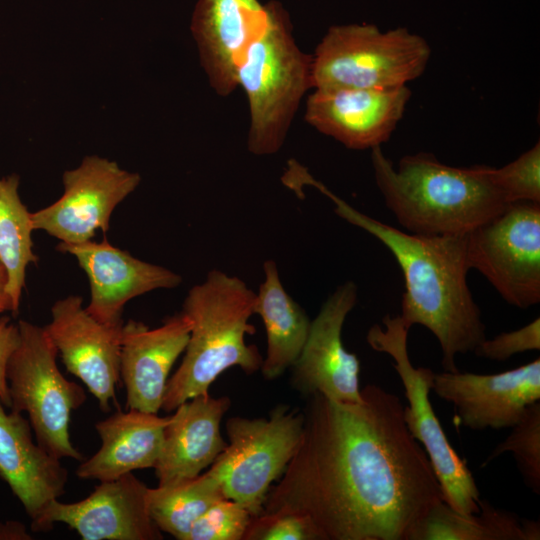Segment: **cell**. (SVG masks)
Wrapping results in <instances>:
<instances>
[{
  "label": "cell",
  "instance_id": "1",
  "mask_svg": "<svg viewBox=\"0 0 540 540\" xmlns=\"http://www.w3.org/2000/svg\"><path fill=\"white\" fill-rule=\"evenodd\" d=\"M363 402L307 397L297 448L261 513L308 517L322 540H405L442 494L397 395L375 384Z\"/></svg>",
  "mask_w": 540,
  "mask_h": 540
},
{
  "label": "cell",
  "instance_id": "2",
  "mask_svg": "<svg viewBox=\"0 0 540 540\" xmlns=\"http://www.w3.org/2000/svg\"><path fill=\"white\" fill-rule=\"evenodd\" d=\"M335 213L381 241L404 277L401 314L408 328L418 324L437 339L445 371H458V355L474 352L485 340V324L467 283L470 267L465 235H417L374 219L346 203L324 184L316 187Z\"/></svg>",
  "mask_w": 540,
  "mask_h": 540
},
{
  "label": "cell",
  "instance_id": "3",
  "mask_svg": "<svg viewBox=\"0 0 540 540\" xmlns=\"http://www.w3.org/2000/svg\"><path fill=\"white\" fill-rule=\"evenodd\" d=\"M371 161L387 208L408 233L465 235L511 204L491 166L454 167L420 152L394 167L380 146L372 148Z\"/></svg>",
  "mask_w": 540,
  "mask_h": 540
},
{
  "label": "cell",
  "instance_id": "4",
  "mask_svg": "<svg viewBox=\"0 0 540 540\" xmlns=\"http://www.w3.org/2000/svg\"><path fill=\"white\" fill-rule=\"evenodd\" d=\"M255 297L242 279L218 269L188 291L182 312L192 322L190 335L182 362L168 379L161 409L174 411L207 393L229 368L239 367L247 374L260 369L263 358L257 346L245 340L256 332L249 322Z\"/></svg>",
  "mask_w": 540,
  "mask_h": 540
},
{
  "label": "cell",
  "instance_id": "5",
  "mask_svg": "<svg viewBox=\"0 0 540 540\" xmlns=\"http://www.w3.org/2000/svg\"><path fill=\"white\" fill-rule=\"evenodd\" d=\"M311 66L312 55L295 43L287 12L273 2L266 27L245 50L236 74L249 103V152L263 156L280 150L303 95L312 87Z\"/></svg>",
  "mask_w": 540,
  "mask_h": 540
},
{
  "label": "cell",
  "instance_id": "6",
  "mask_svg": "<svg viewBox=\"0 0 540 540\" xmlns=\"http://www.w3.org/2000/svg\"><path fill=\"white\" fill-rule=\"evenodd\" d=\"M430 54L428 43L406 29L381 33L371 25L334 26L312 55V87L407 86L423 73Z\"/></svg>",
  "mask_w": 540,
  "mask_h": 540
},
{
  "label": "cell",
  "instance_id": "7",
  "mask_svg": "<svg viewBox=\"0 0 540 540\" xmlns=\"http://www.w3.org/2000/svg\"><path fill=\"white\" fill-rule=\"evenodd\" d=\"M19 343L9 358L10 408L28 415L38 444L50 455L83 461L70 438L72 411L85 400L84 389L66 379L56 363L57 349L44 327L18 321Z\"/></svg>",
  "mask_w": 540,
  "mask_h": 540
},
{
  "label": "cell",
  "instance_id": "8",
  "mask_svg": "<svg viewBox=\"0 0 540 540\" xmlns=\"http://www.w3.org/2000/svg\"><path fill=\"white\" fill-rule=\"evenodd\" d=\"M409 329L400 315L387 314L382 325H373L367 342L377 352L389 355L402 381L408 406L403 409L404 422L412 437L422 446L440 485L442 500L463 514L478 513L480 492L475 479L451 446L438 420L429 394L435 372L415 367L408 354Z\"/></svg>",
  "mask_w": 540,
  "mask_h": 540
},
{
  "label": "cell",
  "instance_id": "9",
  "mask_svg": "<svg viewBox=\"0 0 540 540\" xmlns=\"http://www.w3.org/2000/svg\"><path fill=\"white\" fill-rule=\"evenodd\" d=\"M303 423V411L285 404L272 409L268 418H229L228 443L208 469L221 482L225 496L252 516L259 515L272 483L297 448Z\"/></svg>",
  "mask_w": 540,
  "mask_h": 540
},
{
  "label": "cell",
  "instance_id": "10",
  "mask_svg": "<svg viewBox=\"0 0 540 540\" xmlns=\"http://www.w3.org/2000/svg\"><path fill=\"white\" fill-rule=\"evenodd\" d=\"M470 269L510 305L540 302V203L515 202L466 234Z\"/></svg>",
  "mask_w": 540,
  "mask_h": 540
},
{
  "label": "cell",
  "instance_id": "11",
  "mask_svg": "<svg viewBox=\"0 0 540 540\" xmlns=\"http://www.w3.org/2000/svg\"><path fill=\"white\" fill-rule=\"evenodd\" d=\"M64 192L53 204L31 213L34 230H43L64 244L91 240L100 229L109 230L116 206L140 184L138 173L96 155L65 171Z\"/></svg>",
  "mask_w": 540,
  "mask_h": 540
},
{
  "label": "cell",
  "instance_id": "12",
  "mask_svg": "<svg viewBox=\"0 0 540 540\" xmlns=\"http://www.w3.org/2000/svg\"><path fill=\"white\" fill-rule=\"evenodd\" d=\"M357 290L353 281L338 286L311 320L307 340L291 367V384L306 397L321 394L342 404L363 402L359 359L342 341L343 325L357 302Z\"/></svg>",
  "mask_w": 540,
  "mask_h": 540
},
{
  "label": "cell",
  "instance_id": "13",
  "mask_svg": "<svg viewBox=\"0 0 540 540\" xmlns=\"http://www.w3.org/2000/svg\"><path fill=\"white\" fill-rule=\"evenodd\" d=\"M148 488L133 473L101 481L83 500H53L31 530L49 531L61 522L83 540H161L163 533L148 511Z\"/></svg>",
  "mask_w": 540,
  "mask_h": 540
},
{
  "label": "cell",
  "instance_id": "14",
  "mask_svg": "<svg viewBox=\"0 0 540 540\" xmlns=\"http://www.w3.org/2000/svg\"><path fill=\"white\" fill-rule=\"evenodd\" d=\"M122 326L96 320L77 295L56 301L44 326L66 370L86 385L104 412L116 402Z\"/></svg>",
  "mask_w": 540,
  "mask_h": 540
},
{
  "label": "cell",
  "instance_id": "15",
  "mask_svg": "<svg viewBox=\"0 0 540 540\" xmlns=\"http://www.w3.org/2000/svg\"><path fill=\"white\" fill-rule=\"evenodd\" d=\"M432 390L452 403L455 422L472 430L512 428L540 400V359L501 373H435Z\"/></svg>",
  "mask_w": 540,
  "mask_h": 540
},
{
  "label": "cell",
  "instance_id": "16",
  "mask_svg": "<svg viewBox=\"0 0 540 540\" xmlns=\"http://www.w3.org/2000/svg\"><path fill=\"white\" fill-rule=\"evenodd\" d=\"M410 94L407 86L315 89L307 99L305 120L349 149H372L390 138Z\"/></svg>",
  "mask_w": 540,
  "mask_h": 540
},
{
  "label": "cell",
  "instance_id": "17",
  "mask_svg": "<svg viewBox=\"0 0 540 540\" xmlns=\"http://www.w3.org/2000/svg\"><path fill=\"white\" fill-rule=\"evenodd\" d=\"M58 250L73 255L90 284L87 312L101 323L124 324L125 304L157 289L178 287L182 277L174 271L133 257L106 239L79 244H58Z\"/></svg>",
  "mask_w": 540,
  "mask_h": 540
},
{
  "label": "cell",
  "instance_id": "18",
  "mask_svg": "<svg viewBox=\"0 0 540 540\" xmlns=\"http://www.w3.org/2000/svg\"><path fill=\"white\" fill-rule=\"evenodd\" d=\"M272 3L259 0H199L191 22L199 58L221 96L237 87L236 74L249 44L266 27Z\"/></svg>",
  "mask_w": 540,
  "mask_h": 540
},
{
  "label": "cell",
  "instance_id": "19",
  "mask_svg": "<svg viewBox=\"0 0 540 540\" xmlns=\"http://www.w3.org/2000/svg\"><path fill=\"white\" fill-rule=\"evenodd\" d=\"M192 322L182 311L149 328L129 320L122 326L120 378L129 409L158 413L170 371L185 351Z\"/></svg>",
  "mask_w": 540,
  "mask_h": 540
},
{
  "label": "cell",
  "instance_id": "20",
  "mask_svg": "<svg viewBox=\"0 0 540 540\" xmlns=\"http://www.w3.org/2000/svg\"><path fill=\"white\" fill-rule=\"evenodd\" d=\"M231 405L230 398L208 392L182 404L164 428L160 456L154 466L158 485L192 479L211 466L227 442L220 423Z\"/></svg>",
  "mask_w": 540,
  "mask_h": 540
},
{
  "label": "cell",
  "instance_id": "21",
  "mask_svg": "<svg viewBox=\"0 0 540 540\" xmlns=\"http://www.w3.org/2000/svg\"><path fill=\"white\" fill-rule=\"evenodd\" d=\"M5 408L0 398V479L21 502L32 524L65 493L68 471L33 440L29 420Z\"/></svg>",
  "mask_w": 540,
  "mask_h": 540
},
{
  "label": "cell",
  "instance_id": "22",
  "mask_svg": "<svg viewBox=\"0 0 540 540\" xmlns=\"http://www.w3.org/2000/svg\"><path fill=\"white\" fill-rule=\"evenodd\" d=\"M170 416L136 409L118 410L96 423L101 445L75 471L83 480L110 481L137 469L154 468Z\"/></svg>",
  "mask_w": 540,
  "mask_h": 540
},
{
  "label": "cell",
  "instance_id": "23",
  "mask_svg": "<svg viewBox=\"0 0 540 540\" xmlns=\"http://www.w3.org/2000/svg\"><path fill=\"white\" fill-rule=\"evenodd\" d=\"M263 270L265 278L256 293L254 314L261 317L267 338L260 369L264 378L272 380L291 368L299 357L311 320L284 289L275 261L266 260Z\"/></svg>",
  "mask_w": 540,
  "mask_h": 540
},
{
  "label": "cell",
  "instance_id": "24",
  "mask_svg": "<svg viewBox=\"0 0 540 540\" xmlns=\"http://www.w3.org/2000/svg\"><path fill=\"white\" fill-rule=\"evenodd\" d=\"M539 521L523 519L481 500L478 513L463 514L443 500L434 503L405 540H539Z\"/></svg>",
  "mask_w": 540,
  "mask_h": 540
},
{
  "label": "cell",
  "instance_id": "25",
  "mask_svg": "<svg viewBox=\"0 0 540 540\" xmlns=\"http://www.w3.org/2000/svg\"><path fill=\"white\" fill-rule=\"evenodd\" d=\"M225 497L221 482L207 470L192 479L148 488V511L162 533L187 540L198 518Z\"/></svg>",
  "mask_w": 540,
  "mask_h": 540
},
{
  "label": "cell",
  "instance_id": "26",
  "mask_svg": "<svg viewBox=\"0 0 540 540\" xmlns=\"http://www.w3.org/2000/svg\"><path fill=\"white\" fill-rule=\"evenodd\" d=\"M19 176L0 178V263L7 273V293L14 315L19 312L25 275L30 263H37L31 233V213L18 194Z\"/></svg>",
  "mask_w": 540,
  "mask_h": 540
},
{
  "label": "cell",
  "instance_id": "27",
  "mask_svg": "<svg viewBox=\"0 0 540 540\" xmlns=\"http://www.w3.org/2000/svg\"><path fill=\"white\" fill-rule=\"evenodd\" d=\"M511 452L528 488L540 494V402L530 404L512 432L487 457L483 466Z\"/></svg>",
  "mask_w": 540,
  "mask_h": 540
},
{
  "label": "cell",
  "instance_id": "28",
  "mask_svg": "<svg viewBox=\"0 0 540 540\" xmlns=\"http://www.w3.org/2000/svg\"><path fill=\"white\" fill-rule=\"evenodd\" d=\"M492 178L509 203H540V143L511 163L491 170Z\"/></svg>",
  "mask_w": 540,
  "mask_h": 540
},
{
  "label": "cell",
  "instance_id": "29",
  "mask_svg": "<svg viewBox=\"0 0 540 540\" xmlns=\"http://www.w3.org/2000/svg\"><path fill=\"white\" fill-rule=\"evenodd\" d=\"M253 517L242 504L222 498L198 518L187 540H243Z\"/></svg>",
  "mask_w": 540,
  "mask_h": 540
},
{
  "label": "cell",
  "instance_id": "30",
  "mask_svg": "<svg viewBox=\"0 0 540 540\" xmlns=\"http://www.w3.org/2000/svg\"><path fill=\"white\" fill-rule=\"evenodd\" d=\"M243 540H322L311 520L299 513L275 510L254 516Z\"/></svg>",
  "mask_w": 540,
  "mask_h": 540
},
{
  "label": "cell",
  "instance_id": "31",
  "mask_svg": "<svg viewBox=\"0 0 540 540\" xmlns=\"http://www.w3.org/2000/svg\"><path fill=\"white\" fill-rule=\"evenodd\" d=\"M540 349V319L510 332H503L492 339L485 338L474 350L477 356L506 361L515 354Z\"/></svg>",
  "mask_w": 540,
  "mask_h": 540
},
{
  "label": "cell",
  "instance_id": "32",
  "mask_svg": "<svg viewBox=\"0 0 540 540\" xmlns=\"http://www.w3.org/2000/svg\"><path fill=\"white\" fill-rule=\"evenodd\" d=\"M19 343V329L10 323L8 317L0 318V398L5 407L10 408V396L7 383V365L9 358Z\"/></svg>",
  "mask_w": 540,
  "mask_h": 540
},
{
  "label": "cell",
  "instance_id": "33",
  "mask_svg": "<svg viewBox=\"0 0 540 540\" xmlns=\"http://www.w3.org/2000/svg\"><path fill=\"white\" fill-rule=\"evenodd\" d=\"M26 526L15 520L0 522V540H31Z\"/></svg>",
  "mask_w": 540,
  "mask_h": 540
},
{
  "label": "cell",
  "instance_id": "34",
  "mask_svg": "<svg viewBox=\"0 0 540 540\" xmlns=\"http://www.w3.org/2000/svg\"><path fill=\"white\" fill-rule=\"evenodd\" d=\"M7 273L2 264H0V315L5 311H13L12 301L7 293Z\"/></svg>",
  "mask_w": 540,
  "mask_h": 540
},
{
  "label": "cell",
  "instance_id": "35",
  "mask_svg": "<svg viewBox=\"0 0 540 540\" xmlns=\"http://www.w3.org/2000/svg\"><path fill=\"white\" fill-rule=\"evenodd\" d=\"M1 264V263H0Z\"/></svg>",
  "mask_w": 540,
  "mask_h": 540
}]
</instances>
